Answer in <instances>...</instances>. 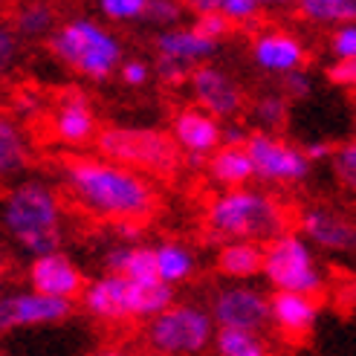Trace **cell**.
I'll return each instance as SVG.
<instances>
[{
  "instance_id": "6",
  "label": "cell",
  "mask_w": 356,
  "mask_h": 356,
  "mask_svg": "<svg viewBox=\"0 0 356 356\" xmlns=\"http://www.w3.org/2000/svg\"><path fill=\"white\" fill-rule=\"evenodd\" d=\"M209 342L211 316L197 305H171L145 327V345L156 356H194Z\"/></svg>"
},
{
  "instance_id": "8",
  "label": "cell",
  "mask_w": 356,
  "mask_h": 356,
  "mask_svg": "<svg viewBox=\"0 0 356 356\" xmlns=\"http://www.w3.org/2000/svg\"><path fill=\"white\" fill-rule=\"evenodd\" d=\"M243 148H246L249 159H252L258 180L298 183V180H305L307 171H310V159L305 156V151L293 148L290 142H284L275 134H264V131L249 134Z\"/></svg>"
},
{
  "instance_id": "15",
  "label": "cell",
  "mask_w": 356,
  "mask_h": 356,
  "mask_svg": "<svg viewBox=\"0 0 356 356\" xmlns=\"http://www.w3.org/2000/svg\"><path fill=\"white\" fill-rule=\"evenodd\" d=\"M52 134L67 145H84L96 139V113L90 108V99L81 90H67L58 99V108L52 113Z\"/></svg>"
},
{
  "instance_id": "11",
  "label": "cell",
  "mask_w": 356,
  "mask_h": 356,
  "mask_svg": "<svg viewBox=\"0 0 356 356\" xmlns=\"http://www.w3.org/2000/svg\"><path fill=\"white\" fill-rule=\"evenodd\" d=\"M191 90L197 108L211 113L215 119H232L243 111V90L232 81L226 70L215 64H200L191 73Z\"/></svg>"
},
{
  "instance_id": "28",
  "label": "cell",
  "mask_w": 356,
  "mask_h": 356,
  "mask_svg": "<svg viewBox=\"0 0 356 356\" xmlns=\"http://www.w3.org/2000/svg\"><path fill=\"white\" fill-rule=\"evenodd\" d=\"M52 24H56V15L47 3H24L15 15V29L24 38H38V35L52 32Z\"/></svg>"
},
{
  "instance_id": "25",
  "label": "cell",
  "mask_w": 356,
  "mask_h": 356,
  "mask_svg": "<svg viewBox=\"0 0 356 356\" xmlns=\"http://www.w3.org/2000/svg\"><path fill=\"white\" fill-rule=\"evenodd\" d=\"M301 17L313 24H356V0L327 3V0H296Z\"/></svg>"
},
{
  "instance_id": "43",
  "label": "cell",
  "mask_w": 356,
  "mask_h": 356,
  "mask_svg": "<svg viewBox=\"0 0 356 356\" xmlns=\"http://www.w3.org/2000/svg\"><path fill=\"white\" fill-rule=\"evenodd\" d=\"M305 156L310 159V163H318V159H327V156H330V145H327V142H310V145L305 148Z\"/></svg>"
},
{
  "instance_id": "40",
  "label": "cell",
  "mask_w": 356,
  "mask_h": 356,
  "mask_svg": "<svg viewBox=\"0 0 356 356\" xmlns=\"http://www.w3.org/2000/svg\"><path fill=\"white\" fill-rule=\"evenodd\" d=\"M148 64L145 61H128V64H122V81L124 84H131V87H139V84H145L148 81Z\"/></svg>"
},
{
  "instance_id": "27",
  "label": "cell",
  "mask_w": 356,
  "mask_h": 356,
  "mask_svg": "<svg viewBox=\"0 0 356 356\" xmlns=\"http://www.w3.org/2000/svg\"><path fill=\"white\" fill-rule=\"evenodd\" d=\"M287 99L284 96H275V93H266V96H258L249 108V122H255L264 134H273L278 128L287 124Z\"/></svg>"
},
{
  "instance_id": "12",
  "label": "cell",
  "mask_w": 356,
  "mask_h": 356,
  "mask_svg": "<svg viewBox=\"0 0 356 356\" xmlns=\"http://www.w3.org/2000/svg\"><path fill=\"white\" fill-rule=\"evenodd\" d=\"M29 284L35 293L52 296V298H67V301H73L76 296L84 293L81 273L73 266V261L61 252H49V255L35 258L29 266Z\"/></svg>"
},
{
  "instance_id": "42",
  "label": "cell",
  "mask_w": 356,
  "mask_h": 356,
  "mask_svg": "<svg viewBox=\"0 0 356 356\" xmlns=\"http://www.w3.org/2000/svg\"><path fill=\"white\" fill-rule=\"evenodd\" d=\"M220 3L223 0H183V6H188L191 12L200 15H211V12H220Z\"/></svg>"
},
{
  "instance_id": "14",
  "label": "cell",
  "mask_w": 356,
  "mask_h": 356,
  "mask_svg": "<svg viewBox=\"0 0 356 356\" xmlns=\"http://www.w3.org/2000/svg\"><path fill=\"white\" fill-rule=\"evenodd\" d=\"M174 139L191 159H203L223 145V128L203 108H183L174 116Z\"/></svg>"
},
{
  "instance_id": "3",
  "label": "cell",
  "mask_w": 356,
  "mask_h": 356,
  "mask_svg": "<svg viewBox=\"0 0 356 356\" xmlns=\"http://www.w3.org/2000/svg\"><path fill=\"white\" fill-rule=\"evenodd\" d=\"M96 148L104 159L119 163L156 180H171L183 168V148L165 131L154 128H119L108 124L96 134Z\"/></svg>"
},
{
  "instance_id": "22",
  "label": "cell",
  "mask_w": 356,
  "mask_h": 356,
  "mask_svg": "<svg viewBox=\"0 0 356 356\" xmlns=\"http://www.w3.org/2000/svg\"><path fill=\"white\" fill-rule=\"evenodd\" d=\"M264 270V249L249 241H232L218 252V273L226 278H252Z\"/></svg>"
},
{
  "instance_id": "44",
  "label": "cell",
  "mask_w": 356,
  "mask_h": 356,
  "mask_svg": "<svg viewBox=\"0 0 356 356\" xmlns=\"http://www.w3.org/2000/svg\"><path fill=\"white\" fill-rule=\"evenodd\" d=\"M90 356H136V353L124 350V348H99V350H93ZM148 356H156V353H148Z\"/></svg>"
},
{
  "instance_id": "31",
  "label": "cell",
  "mask_w": 356,
  "mask_h": 356,
  "mask_svg": "<svg viewBox=\"0 0 356 356\" xmlns=\"http://www.w3.org/2000/svg\"><path fill=\"white\" fill-rule=\"evenodd\" d=\"M145 17L156 26H174L183 17V3L180 0H148Z\"/></svg>"
},
{
  "instance_id": "35",
  "label": "cell",
  "mask_w": 356,
  "mask_h": 356,
  "mask_svg": "<svg viewBox=\"0 0 356 356\" xmlns=\"http://www.w3.org/2000/svg\"><path fill=\"white\" fill-rule=\"evenodd\" d=\"M156 76L163 79V81H171V84H177V81H183V79H191V73L197 67H191V64H186V61H177V58H168V56H156Z\"/></svg>"
},
{
  "instance_id": "13",
  "label": "cell",
  "mask_w": 356,
  "mask_h": 356,
  "mask_svg": "<svg viewBox=\"0 0 356 356\" xmlns=\"http://www.w3.org/2000/svg\"><path fill=\"white\" fill-rule=\"evenodd\" d=\"M298 226H301V232L322 249L356 255V220H348L339 211L325 209V206L305 209L298 218Z\"/></svg>"
},
{
  "instance_id": "24",
  "label": "cell",
  "mask_w": 356,
  "mask_h": 356,
  "mask_svg": "<svg viewBox=\"0 0 356 356\" xmlns=\"http://www.w3.org/2000/svg\"><path fill=\"white\" fill-rule=\"evenodd\" d=\"M26 139L17 124L0 116V177H12L26 165Z\"/></svg>"
},
{
  "instance_id": "32",
  "label": "cell",
  "mask_w": 356,
  "mask_h": 356,
  "mask_svg": "<svg viewBox=\"0 0 356 356\" xmlns=\"http://www.w3.org/2000/svg\"><path fill=\"white\" fill-rule=\"evenodd\" d=\"M99 6L111 21H134L145 15L148 0H99Z\"/></svg>"
},
{
  "instance_id": "19",
  "label": "cell",
  "mask_w": 356,
  "mask_h": 356,
  "mask_svg": "<svg viewBox=\"0 0 356 356\" xmlns=\"http://www.w3.org/2000/svg\"><path fill=\"white\" fill-rule=\"evenodd\" d=\"M215 52H218V41L203 38L197 29H165L156 35V56H168L191 67H200Z\"/></svg>"
},
{
  "instance_id": "23",
  "label": "cell",
  "mask_w": 356,
  "mask_h": 356,
  "mask_svg": "<svg viewBox=\"0 0 356 356\" xmlns=\"http://www.w3.org/2000/svg\"><path fill=\"white\" fill-rule=\"evenodd\" d=\"M174 305V287L165 281L134 284L131 281V313L134 318H154Z\"/></svg>"
},
{
  "instance_id": "38",
  "label": "cell",
  "mask_w": 356,
  "mask_h": 356,
  "mask_svg": "<svg viewBox=\"0 0 356 356\" xmlns=\"http://www.w3.org/2000/svg\"><path fill=\"white\" fill-rule=\"evenodd\" d=\"M17 61V35L9 26H0V76L9 73Z\"/></svg>"
},
{
  "instance_id": "18",
  "label": "cell",
  "mask_w": 356,
  "mask_h": 356,
  "mask_svg": "<svg viewBox=\"0 0 356 356\" xmlns=\"http://www.w3.org/2000/svg\"><path fill=\"white\" fill-rule=\"evenodd\" d=\"M270 313L281 336H287V339H305L318 318V298L307 293L275 290V296L270 298Z\"/></svg>"
},
{
  "instance_id": "4",
  "label": "cell",
  "mask_w": 356,
  "mask_h": 356,
  "mask_svg": "<svg viewBox=\"0 0 356 356\" xmlns=\"http://www.w3.org/2000/svg\"><path fill=\"white\" fill-rule=\"evenodd\" d=\"M3 226L35 258L49 255L61 241V209L44 183H21L3 203Z\"/></svg>"
},
{
  "instance_id": "10",
  "label": "cell",
  "mask_w": 356,
  "mask_h": 356,
  "mask_svg": "<svg viewBox=\"0 0 356 356\" xmlns=\"http://www.w3.org/2000/svg\"><path fill=\"white\" fill-rule=\"evenodd\" d=\"M73 313V301L52 298L41 293H15L0 298V333L32 325H56Z\"/></svg>"
},
{
  "instance_id": "2",
  "label": "cell",
  "mask_w": 356,
  "mask_h": 356,
  "mask_svg": "<svg viewBox=\"0 0 356 356\" xmlns=\"http://www.w3.org/2000/svg\"><path fill=\"white\" fill-rule=\"evenodd\" d=\"M206 226L215 241L273 243L290 235V215L275 197L252 188H229L206 209Z\"/></svg>"
},
{
  "instance_id": "33",
  "label": "cell",
  "mask_w": 356,
  "mask_h": 356,
  "mask_svg": "<svg viewBox=\"0 0 356 356\" xmlns=\"http://www.w3.org/2000/svg\"><path fill=\"white\" fill-rule=\"evenodd\" d=\"M220 15H226L232 24H255L261 15V3L258 0H223L220 3Z\"/></svg>"
},
{
  "instance_id": "9",
  "label": "cell",
  "mask_w": 356,
  "mask_h": 356,
  "mask_svg": "<svg viewBox=\"0 0 356 356\" xmlns=\"http://www.w3.org/2000/svg\"><path fill=\"white\" fill-rule=\"evenodd\" d=\"M211 318L220 330H246L258 333L273 322L270 298L249 287H223L211 301Z\"/></svg>"
},
{
  "instance_id": "5",
  "label": "cell",
  "mask_w": 356,
  "mask_h": 356,
  "mask_svg": "<svg viewBox=\"0 0 356 356\" xmlns=\"http://www.w3.org/2000/svg\"><path fill=\"white\" fill-rule=\"evenodd\" d=\"M49 49L58 61L87 79H108L122 61V44L99 24L76 17L49 35Z\"/></svg>"
},
{
  "instance_id": "45",
  "label": "cell",
  "mask_w": 356,
  "mask_h": 356,
  "mask_svg": "<svg viewBox=\"0 0 356 356\" xmlns=\"http://www.w3.org/2000/svg\"><path fill=\"white\" fill-rule=\"evenodd\" d=\"M261 9H281V6H290L296 0H258Z\"/></svg>"
},
{
  "instance_id": "21",
  "label": "cell",
  "mask_w": 356,
  "mask_h": 356,
  "mask_svg": "<svg viewBox=\"0 0 356 356\" xmlns=\"http://www.w3.org/2000/svg\"><path fill=\"white\" fill-rule=\"evenodd\" d=\"M209 174L211 180L226 186V188H243L255 177L252 159H249L246 148H218L209 156Z\"/></svg>"
},
{
  "instance_id": "34",
  "label": "cell",
  "mask_w": 356,
  "mask_h": 356,
  "mask_svg": "<svg viewBox=\"0 0 356 356\" xmlns=\"http://www.w3.org/2000/svg\"><path fill=\"white\" fill-rule=\"evenodd\" d=\"M232 21H229L226 15H220V12H211V15H200L197 17V24H194V29H197L203 38H211V41H220V38H226L229 32H232Z\"/></svg>"
},
{
  "instance_id": "16",
  "label": "cell",
  "mask_w": 356,
  "mask_h": 356,
  "mask_svg": "<svg viewBox=\"0 0 356 356\" xmlns=\"http://www.w3.org/2000/svg\"><path fill=\"white\" fill-rule=\"evenodd\" d=\"M81 301H84V310L93 318H102V322H124V318H134L131 281L124 275H113V273L102 275L81 293Z\"/></svg>"
},
{
  "instance_id": "36",
  "label": "cell",
  "mask_w": 356,
  "mask_h": 356,
  "mask_svg": "<svg viewBox=\"0 0 356 356\" xmlns=\"http://www.w3.org/2000/svg\"><path fill=\"white\" fill-rule=\"evenodd\" d=\"M330 47L339 58H356V24H342L333 32Z\"/></svg>"
},
{
  "instance_id": "7",
  "label": "cell",
  "mask_w": 356,
  "mask_h": 356,
  "mask_svg": "<svg viewBox=\"0 0 356 356\" xmlns=\"http://www.w3.org/2000/svg\"><path fill=\"white\" fill-rule=\"evenodd\" d=\"M264 275L281 293H322V273L313 261L310 246L298 235H284L264 249Z\"/></svg>"
},
{
  "instance_id": "46",
  "label": "cell",
  "mask_w": 356,
  "mask_h": 356,
  "mask_svg": "<svg viewBox=\"0 0 356 356\" xmlns=\"http://www.w3.org/2000/svg\"><path fill=\"white\" fill-rule=\"evenodd\" d=\"M327 3H342V0H327Z\"/></svg>"
},
{
  "instance_id": "26",
  "label": "cell",
  "mask_w": 356,
  "mask_h": 356,
  "mask_svg": "<svg viewBox=\"0 0 356 356\" xmlns=\"http://www.w3.org/2000/svg\"><path fill=\"white\" fill-rule=\"evenodd\" d=\"M156 270H159V281H165V284L186 281L194 270V258L188 249L177 243H165L156 249Z\"/></svg>"
},
{
  "instance_id": "20",
  "label": "cell",
  "mask_w": 356,
  "mask_h": 356,
  "mask_svg": "<svg viewBox=\"0 0 356 356\" xmlns=\"http://www.w3.org/2000/svg\"><path fill=\"white\" fill-rule=\"evenodd\" d=\"M104 266L113 275H124L134 284H151L159 281L156 270V249L148 246H113L104 255Z\"/></svg>"
},
{
  "instance_id": "29",
  "label": "cell",
  "mask_w": 356,
  "mask_h": 356,
  "mask_svg": "<svg viewBox=\"0 0 356 356\" xmlns=\"http://www.w3.org/2000/svg\"><path fill=\"white\" fill-rule=\"evenodd\" d=\"M215 345H218V356H270L266 345L255 333L246 330H220Z\"/></svg>"
},
{
  "instance_id": "1",
  "label": "cell",
  "mask_w": 356,
  "mask_h": 356,
  "mask_svg": "<svg viewBox=\"0 0 356 356\" xmlns=\"http://www.w3.org/2000/svg\"><path fill=\"white\" fill-rule=\"evenodd\" d=\"M67 194L96 218L142 226L159 209V194L145 174L131 171L111 159L67 156L61 163Z\"/></svg>"
},
{
  "instance_id": "30",
  "label": "cell",
  "mask_w": 356,
  "mask_h": 356,
  "mask_svg": "<svg viewBox=\"0 0 356 356\" xmlns=\"http://www.w3.org/2000/svg\"><path fill=\"white\" fill-rule=\"evenodd\" d=\"M333 174L342 188L356 194V139L345 142V145L333 154Z\"/></svg>"
},
{
  "instance_id": "41",
  "label": "cell",
  "mask_w": 356,
  "mask_h": 356,
  "mask_svg": "<svg viewBox=\"0 0 356 356\" xmlns=\"http://www.w3.org/2000/svg\"><path fill=\"white\" fill-rule=\"evenodd\" d=\"M246 139H249V134L243 128H238V124H229V128H223V145L226 148H243Z\"/></svg>"
},
{
  "instance_id": "37",
  "label": "cell",
  "mask_w": 356,
  "mask_h": 356,
  "mask_svg": "<svg viewBox=\"0 0 356 356\" xmlns=\"http://www.w3.org/2000/svg\"><path fill=\"white\" fill-rule=\"evenodd\" d=\"M281 90L287 99H307L310 90H313V81L307 73H301V70H296V73H287L281 81Z\"/></svg>"
},
{
  "instance_id": "39",
  "label": "cell",
  "mask_w": 356,
  "mask_h": 356,
  "mask_svg": "<svg viewBox=\"0 0 356 356\" xmlns=\"http://www.w3.org/2000/svg\"><path fill=\"white\" fill-rule=\"evenodd\" d=\"M327 81L339 87H356V58H339L336 64L327 67Z\"/></svg>"
},
{
  "instance_id": "17",
  "label": "cell",
  "mask_w": 356,
  "mask_h": 356,
  "mask_svg": "<svg viewBox=\"0 0 356 356\" xmlns=\"http://www.w3.org/2000/svg\"><path fill=\"white\" fill-rule=\"evenodd\" d=\"M252 58L261 70H266V73L287 76V73L301 70V64L307 61V52L296 35L273 29V32H261L252 41Z\"/></svg>"
}]
</instances>
